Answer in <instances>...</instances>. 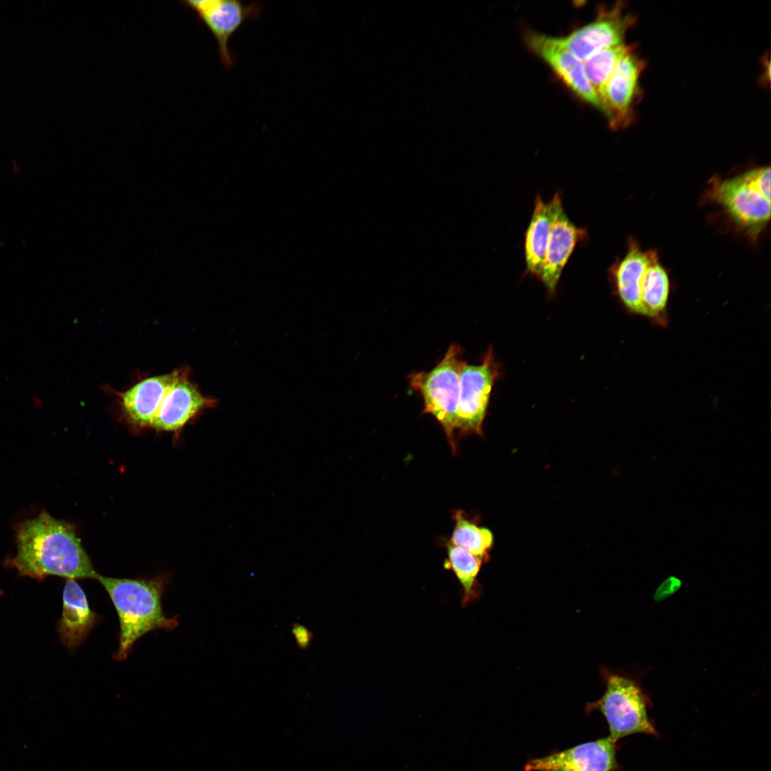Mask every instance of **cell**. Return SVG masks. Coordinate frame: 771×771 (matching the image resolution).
Wrapping results in <instances>:
<instances>
[{"label":"cell","instance_id":"cell-1","mask_svg":"<svg viewBox=\"0 0 771 771\" xmlns=\"http://www.w3.org/2000/svg\"><path fill=\"white\" fill-rule=\"evenodd\" d=\"M16 533L17 552L9 565L20 575L38 580L51 575L96 579L99 575L74 527L46 511L19 523Z\"/></svg>","mask_w":771,"mask_h":771},{"label":"cell","instance_id":"cell-2","mask_svg":"<svg viewBox=\"0 0 771 771\" xmlns=\"http://www.w3.org/2000/svg\"><path fill=\"white\" fill-rule=\"evenodd\" d=\"M96 579L108 593L119 619V645L115 660H125L134 642L146 633L157 629L171 630L178 625V617L167 618L161 606L168 577L128 579L98 575Z\"/></svg>","mask_w":771,"mask_h":771},{"label":"cell","instance_id":"cell-3","mask_svg":"<svg viewBox=\"0 0 771 771\" xmlns=\"http://www.w3.org/2000/svg\"><path fill=\"white\" fill-rule=\"evenodd\" d=\"M702 201L720 208L731 227L757 241L770 220V168L762 166L732 177H712Z\"/></svg>","mask_w":771,"mask_h":771},{"label":"cell","instance_id":"cell-4","mask_svg":"<svg viewBox=\"0 0 771 771\" xmlns=\"http://www.w3.org/2000/svg\"><path fill=\"white\" fill-rule=\"evenodd\" d=\"M605 691L598 700L587 705V711L598 710L607 720L608 737L617 742L635 734L660 736L649 716L650 696L638 677L608 670L603 672Z\"/></svg>","mask_w":771,"mask_h":771},{"label":"cell","instance_id":"cell-5","mask_svg":"<svg viewBox=\"0 0 771 771\" xmlns=\"http://www.w3.org/2000/svg\"><path fill=\"white\" fill-rule=\"evenodd\" d=\"M463 348L450 345L441 360L429 371L408 376L410 390L423 400L422 414L433 415L440 423L453 453L457 451L456 427L460 395V373L465 362Z\"/></svg>","mask_w":771,"mask_h":771},{"label":"cell","instance_id":"cell-6","mask_svg":"<svg viewBox=\"0 0 771 771\" xmlns=\"http://www.w3.org/2000/svg\"><path fill=\"white\" fill-rule=\"evenodd\" d=\"M500 366L490 347L479 365L463 363L460 373V395L456 436L483 435L490 393L500 375Z\"/></svg>","mask_w":771,"mask_h":771},{"label":"cell","instance_id":"cell-7","mask_svg":"<svg viewBox=\"0 0 771 771\" xmlns=\"http://www.w3.org/2000/svg\"><path fill=\"white\" fill-rule=\"evenodd\" d=\"M192 9L214 37L223 66L231 69L235 57L230 40L248 19H257L263 11L257 2L244 3L238 0H191L181 2Z\"/></svg>","mask_w":771,"mask_h":771},{"label":"cell","instance_id":"cell-8","mask_svg":"<svg viewBox=\"0 0 771 771\" xmlns=\"http://www.w3.org/2000/svg\"><path fill=\"white\" fill-rule=\"evenodd\" d=\"M525 40L530 50L543 60L578 97L605 116V108L585 76L583 61L563 45L560 37L528 31Z\"/></svg>","mask_w":771,"mask_h":771},{"label":"cell","instance_id":"cell-9","mask_svg":"<svg viewBox=\"0 0 771 771\" xmlns=\"http://www.w3.org/2000/svg\"><path fill=\"white\" fill-rule=\"evenodd\" d=\"M562 194L557 191L548 203L550 227L544 260L539 277L547 293L556 292L563 270L577 243L587 236V231L574 224L563 206Z\"/></svg>","mask_w":771,"mask_h":771},{"label":"cell","instance_id":"cell-10","mask_svg":"<svg viewBox=\"0 0 771 771\" xmlns=\"http://www.w3.org/2000/svg\"><path fill=\"white\" fill-rule=\"evenodd\" d=\"M623 2L598 11L595 19L560 37L563 45L583 61L598 51L623 44L628 30L636 17L625 13Z\"/></svg>","mask_w":771,"mask_h":771},{"label":"cell","instance_id":"cell-11","mask_svg":"<svg viewBox=\"0 0 771 771\" xmlns=\"http://www.w3.org/2000/svg\"><path fill=\"white\" fill-rule=\"evenodd\" d=\"M645 67V61L633 46L620 59L609 78L601 101L611 128H623L633 120L634 106L640 94V77Z\"/></svg>","mask_w":771,"mask_h":771},{"label":"cell","instance_id":"cell-12","mask_svg":"<svg viewBox=\"0 0 771 771\" xmlns=\"http://www.w3.org/2000/svg\"><path fill=\"white\" fill-rule=\"evenodd\" d=\"M176 376L165 394L151 427L158 430L178 431L217 400L204 395L190 379L188 366L176 368Z\"/></svg>","mask_w":771,"mask_h":771},{"label":"cell","instance_id":"cell-13","mask_svg":"<svg viewBox=\"0 0 771 771\" xmlns=\"http://www.w3.org/2000/svg\"><path fill=\"white\" fill-rule=\"evenodd\" d=\"M617 742L610 737L532 759L523 771H620Z\"/></svg>","mask_w":771,"mask_h":771},{"label":"cell","instance_id":"cell-14","mask_svg":"<svg viewBox=\"0 0 771 771\" xmlns=\"http://www.w3.org/2000/svg\"><path fill=\"white\" fill-rule=\"evenodd\" d=\"M171 373L140 378L124 391L107 388L116 396L123 417L138 428H151L154 417L168 388L176 376Z\"/></svg>","mask_w":771,"mask_h":771},{"label":"cell","instance_id":"cell-15","mask_svg":"<svg viewBox=\"0 0 771 771\" xmlns=\"http://www.w3.org/2000/svg\"><path fill=\"white\" fill-rule=\"evenodd\" d=\"M657 256L656 250H643L635 239L630 238L625 254L623 258H618L609 269L617 296L632 313L640 315L644 276Z\"/></svg>","mask_w":771,"mask_h":771},{"label":"cell","instance_id":"cell-16","mask_svg":"<svg viewBox=\"0 0 771 771\" xmlns=\"http://www.w3.org/2000/svg\"><path fill=\"white\" fill-rule=\"evenodd\" d=\"M86 595L75 579H67L63 592V609L57 630L61 642L74 650L86 639L98 622Z\"/></svg>","mask_w":771,"mask_h":771},{"label":"cell","instance_id":"cell-17","mask_svg":"<svg viewBox=\"0 0 771 771\" xmlns=\"http://www.w3.org/2000/svg\"><path fill=\"white\" fill-rule=\"evenodd\" d=\"M670 283L669 275L657 256L649 264L641 288L640 315L657 323H666Z\"/></svg>","mask_w":771,"mask_h":771},{"label":"cell","instance_id":"cell-18","mask_svg":"<svg viewBox=\"0 0 771 771\" xmlns=\"http://www.w3.org/2000/svg\"><path fill=\"white\" fill-rule=\"evenodd\" d=\"M550 227L548 203L536 196L533 213L525 233L526 273L539 279Z\"/></svg>","mask_w":771,"mask_h":771},{"label":"cell","instance_id":"cell-19","mask_svg":"<svg viewBox=\"0 0 771 771\" xmlns=\"http://www.w3.org/2000/svg\"><path fill=\"white\" fill-rule=\"evenodd\" d=\"M453 519L455 526L449 542L468 550L484 562L488 560L494 541L491 530L478 525L463 510H455Z\"/></svg>","mask_w":771,"mask_h":771},{"label":"cell","instance_id":"cell-20","mask_svg":"<svg viewBox=\"0 0 771 771\" xmlns=\"http://www.w3.org/2000/svg\"><path fill=\"white\" fill-rule=\"evenodd\" d=\"M445 546L448 558L444 567L455 573L463 588V602L464 605L467 604L479 595L477 577L484 561L449 541Z\"/></svg>","mask_w":771,"mask_h":771},{"label":"cell","instance_id":"cell-21","mask_svg":"<svg viewBox=\"0 0 771 771\" xmlns=\"http://www.w3.org/2000/svg\"><path fill=\"white\" fill-rule=\"evenodd\" d=\"M633 47L623 43L598 51L583 61L585 76L600 101L605 86L618 61Z\"/></svg>","mask_w":771,"mask_h":771},{"label":"cell","instance_id":"cell-22","mask_svg":"<svg viewBox=\"0 0 771 771\" xmlns=\"http://www.w3.org/2000/svg\"><path fill=\"white\" fill-rule=\"evenodd\" d=\"M681 580L675 577L670 576L666 578L657 588L654 594V600L660 602L672 595L681 587Z\"/></svg>","mask_w":771,"mask_h":771},{"label":"cell","instance_id":"cell-23","mask_svg":"<svg viewBox=\"0 0 771 771\" xmlns=\"http://www.w3.org/2000/svg\"><path fill=\"white\" fill-rule=\"evenodd\" d=\"M292 633L300 649L306 650L309 647L313 635L306 627L295 623L292 627Z\"/></svg>","mask_w":771,"mask_h":771}]
</instances>
